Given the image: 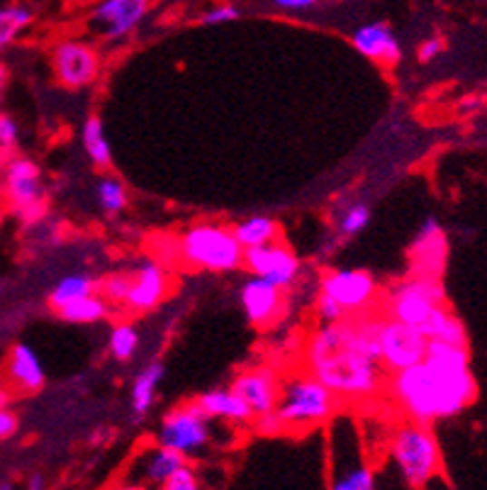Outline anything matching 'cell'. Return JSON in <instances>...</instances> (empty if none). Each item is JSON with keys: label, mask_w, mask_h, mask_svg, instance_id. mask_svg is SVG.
<instances>
[{"label": "cell", "mask_w": 487, "mask_h": 490, "mask_svg": "<svg viewBox=\"0 0 487 490\" xmlns=\"http://www.w3.org/2000/svg\"><path fill=\"white\" fill-rule=\"evenodd\" d=\"M390 390L407 417L419 425L463 413L475 397L468 347L429 342L424 361L394 371Z\"/></svg>", "instance_id": "6da1fadb"}, {"label": "cell", "mask_w": 487, "mask_h": 490, "mask_svg": "<svg viewBox=\"0 0 487 490\" xmlns=\"http://www.w3.org/2000/svg\"><path fill=\"white\" fill-rule=\"evenodd\" d=\"M380 319H341L315 332L307 344L309 374L325 383L334 396L371 397L383 386L378 342Z\"/></svg>", "instance_id": "7a4b0ae2"}, {"label": "cell", "mask_w": 487, "mask_h": 490, "mask_svg": "<svg viewBox=\"0 0 487 490\" xmlns=\"http://www.w3.org/2000/svg\"><path fill=\"white\" fill-rule=\"evenodd\" d=\"M276 413L286 429H309L336 413V396L312 374H297L283 383Z\"/></svg>", "instance_id": "3957f363"}, {"label": "cell", "mask_w": 487, "mask_h": 490, "mask_svg": "<svg viewBox=\"0 0 487 490\" xmlns=\"http://www.w3.org/2000/svg\"><path fill=\"white\" fill-rule=\"evenodd\" d=\"M176 247L188 266L202 271L225 273L244 264V247L227 227L195 225L186 230Z\"/></svg>", "instance_id": "277c9868"}, {"label": "cell", "mask_w": 487, "mask_h": 490, "mask_svg": "<svg viewBox=\"0 0 487 490\" xmlns=\"http://www.w3.org/2000/svg\"><path fill=\"white\" fill-rule=\"evenodd\" d=\"M390 456L410 488H424L441 471L439 444L426 425L410 422L393 435Z\"/></svg>", "instance_id": "5b68a950"}, {"label": "cell", "mask_w": 487, "mask_h": 490, "mask_svg": "<svg viewBox=\"0 0 487 490\" xmlns=\"http://www.w3.org/2000/svg\"><path fill=\"white\" fill-rule=\"evenodd\" d=\"M439 305H443V289H441L439 276H426V273H412L410 279L397 283L387 298L390 318L403 319L417 329Z\"/></svg>", "instance_id": "8992f818"}, {"label": "cell", "mask_w": 487, "mask_h": 490, "mask_svg": "<svg viewBox=\"0 0 487 490\" xmlns=\"http://www.w3.org/2000/svg\"><path fill=\"white\" fill-rule=\"evenodd\" d=\"M209 417L198 400L173 407L161 420L159 427V444L169 446L173 452L190 456L205 449L209 442Z\"/></svg>", "instance_id": "52a82bcc"}, {"label": "cell", "mask_w": 487, "mask_h": 490, "mask_svg": "<svg viewBox=\"0 0 487 490\" xmlns=\"http://www.w3.org/2000/svg\"><path fill=\"white\" fill-rule=\"evenodd\" d=\"M380 361L387 371H403L407 366L424 361L429 339L419 332L414 325H407L403 319H380L378 329Z\"/></svg>", "instance_id": "ba28073f"}, {"label": "cell", "mask_w": 487, "mask_h": 490, "mask_svg": "<svg viewBox=\"0 0 487 490\" xmlns=\"http://www.w3.org/2000/svg\"><path fill=\"white\" fill-rule=\"evenodd\" d=\"M5 191H8L10 205L15 208L24 220L37 218L44 211V191H42V176L37 163L30 159H13L5 172Z\"/></svg>", "instance_id": "9c48e42d"}, {"label": "cell", "mask_w": 487, "mask_h": 490, "mask_svg": "<svg viewBox=\"0 0 487 490\" xmlns=\"http://www.w3.org/2000/svg\"><path fill=\"white\" fill-rule=\"evenodd\" d=\"M244 266L251 271V276H261L280 289L293 286L295 279L300 276V259L278 241L244 250Z\"/></svg>", "instance_id": "30bf717a"}, {"label": "cell", "mask_w": 487, "mask_h": 490, "mask_svg": "<svg viewBox=\"0 0 487 490\" xmlns=\"http://www.w3.org/2000/svg\"><path fill=\"white\" fill-rule=\"evenodd\" d=\"M98 71H101V62L91 44L69 39L54 49V74L71 91L91 86L98 78Z\"/></svg>", "instance_id": "8fae6325"}, {"label": "cell", "mask_w": 487, "mask_h": 490, "mask_svg": "<svg viewBox=\"0 0 487 490\" xmlns=\"http://www.w3.org/2000/svg\"><path fill=\"white\" fill-rule=\"evenodd\" d=\"M149 0H101L91 13V27L105 39H122L147 17Z\"/></svg>", "instance_id": "7c38bea8"}, {"label": "cell", "mask_w": 487, "mask_h": 490, "mask_svg": "<svg viewBox=\"0 0 487 490\" xmlns=\"http://www.w3.org/2000/svg\"><path fill=\"white\" fill-rule=\"evenodd\" d=\"M375 279L368 271L356 269H336L322 279V293L334 298L346 312L365 310L375 298Z\"/></svg>", "instance_id": "4fadbf2b"}, {"label": "cell", "mask_w": 487, "mask_h": 490, "mask_svg": "<svg viewBox=\"0 0 487 490\" xmlns=\"http://www.w3.org/2000/svg\"><path fill=\"white\" fill-rule=\"evenodd\" d=\"M239 300L241 310L251 325L268 327L278 319L280 310H283V289L261 276H251L241 286Z\"/></svg>", "instance_id": "5bb4252c"}, {"label": "cell", "mask_w": 487, "mask_h": 490, "mask_svg": "<svg viewBox=\"0 0 487 490\" xmlns=\"http://www.w3.org/2000/svg\"><path fill=\"white\" fill-rule=\"evenodd\" d=\"M169 290V279L161 266L154 261L140 264L134 271H130V293L124 308L131 312H149L161 303Z\"/></svg>", "instance_id": "9a60e30c"}, {"label": "cell", "mask_w": 487, "mask_h": 490, "mask_svg": "<svg viewBox=\"0 0 487 490\" xmlns=\"http://www.w3.org/2000/svg\"><path fill=\"white\" fill-rule=\"evenodd\" d=\"M446 237L441 230L439 220L426 218L424 225L419 227L414 244H412V273H426V276H439L446 264Z\"/></svg>", "instance_id": "2e32d148"}, {"label": "cell", "mask_w": 487, "mask_h": 490, "mask_svg": "<svg viewBox=\"0 0 487 490\" xmlns=\"http://www.w3.org/2000/svg\"><path fill=\"white\" fill-rule=\"evenodd\" d=\"M354 49L361 52L365 59H371L383 66H394L403 59V47H400V39L394 37L393 27L387 23H368L361 24L354 32Z\"/></svg>", "instance_id": "e0dca14e"}, {"label": "cell", "mask_w": 487, "mask_h": 490, "mask_svg": "<svg viewBox=\"0 0 487 490\" xmlns=\"http://www.w3.org/2000/svg\"><path fill=\"white\" fill-rule=\"evenodd\" d=\"M232 390L248 405V410L254 415H263L276 410L278 403V381L271 371L266 368H256V371H247L234 378Z\"/></svg>", "instance_id": "ac0fdd59"}, {"label": "cell", "mask_w": 487, "mask_h": 490, "mask_svg": "<svg viewBox=\"0 0 487 490\" xmlns=\"http://www.w3.org/2000/svg\"><path fill=\"white\" fill-rule=\"evenodd\" d=\"M8 378L17 390L23 393H37L44 388L47 374L39 361L37 351L30 344L17 342L8 354Z\"/></svg>", "instance_id": "d6986e66"}, {"label": "cell", "mask_w": 487, "mask_h": 490, "mask_svg": "<svg viewBox=\"0 0 487 490\" xmlns=\"http://www.w3.org/2000/svg\"><path fill=\"white\" fill-rule=\"evenodd\" d=\"M198 403L202 405V410L209 415V417H219V420L229 422H247L254 417V413L248 410V405L241 400L232 388H217L208 390L198 397Z\"/></svg>", "instance_id": "ffe728a7"}, {"label": "cell", "mask_w": 487, "mask_h": 490, "mask_svg": "<svg viewBox=\"0 0 487 490\" xmlns=\"http://www.w3.org/2000/svg\"><path fill=\"white\" fill-rule=\"evenodd\" d=\"M141 478L147 485H159L163 488V483L169 481L176 468H180L186 464V456L179 452H173L169 446L159 444L156 449H149L144 456H141Z\"/></svg>", "instance_id": "44dd1931"}, {"label": "cell", "mask_w": 487, "mask_h": 490, "mask_svg": "<svg viewBox=\"0 0 487 490\" xmlns=\"http://www.w3.org/2000/svg\"><path fill=\"white\" fill-rule=\"evenodd\" d=\"M419 332H422L429 342H449V344L468 342L463 322H461L446 305H439V308L419 325Z\"/></svg>", "instance_id": "7402d4cb"}, {"label": "cell", "mask_w": 487, "mask_h": 490, "mask_svg": "<svg viewBox=\"0 0 487 490\" xmlns=\"http://www.w3.org/2000/svg\"><path fill=\"white\" fill-rule=\"evenodd\" d=\"M163 374H166V368H163L161 361H151L141 368L134 383H131V413L134 417H144V415L151 410V405H154L156 397V388H159V383L163 381Z\"/></svg>", "instance_id": "603a6c76"}, {"label": "cell", "mask_w": 487, "mask_h": 490, "mask_svg": "<svg viewBox=\"0 0 487 490\" xmlns=\"http://www.w3.org/2000/svg\"><path fill=\"white\" fill-rule=\"evenodd\" d=\"M59 318L69 325H95L110 318V303L95 290L91 296H83L73 300V303L59 308Z\"/></svg>", "instance_id": "cb8c5ba5"}, {"label": "cell", "mask_w": 487, "mask_h": 490, "mask_svg": "<svg viewBox=\"0 0 487 490\" xmlns=\"http://www.w3.org/2000/svg\"><path fill=\"white\" fill-rule=\"evenodd\" d=\"M232 232L244 250H251V247H261V244L278 240V222L266 215H251V218L237 222Z\"/></svg>", "instance_id": "d4e9b609"}, {"label": "cell", "mask_w": 487, "mask_h": 490, "mask_svg": "<svg viewBox=\"0 0 487 490\" xmlns=\"http://www.w3.org/2000/svg\"><path fill=\"white\" fill-rule=\"evenodd\" d=\"M81 142H83L88 159H91L98 169H110V166H112V149H110V142L108 137H105V127H102L101 117L93 115L85 120Z\"/></svg>", "instance_id": "484cf974"}, {"label": "cell", "mask_w": 487, "mask_h": 490, "mask_svg": "<svg viewBox=\"0 0 487 490\" xmlns=\"http://www.w3.org/2000/svg\"><path fill=\"white\" fill-rule=\"evenodd\" d=\"M98 290V283L91 276H85V273H69V276H63L59 279V283L54 286V290L49 293V305L59 310L63 305L73 303L78 298L91 296Z\"/></svg>", "instance_id": "4316f807"}, {"label": "cell", "mask_w": 487, "mask_h": 490, "mask_svg": "<svg viewBox=\"0 0 487 490\" xmlns=\"http://www.w3.org/2000/svg\"><path fill=\"white\" fill-rule=\"evenodd\" d=\"M34 15L27 5L13 3L0 8V49L10 47L20 34L32 24Z\"/></svg>", "instance_id": "83f0119b"}, {"label": "cell", "mask_w": 487, "mask_h": 490, "mask_svg": "<svg viewBox=\"0 0 487 490\" xmlns=\"http://www.w3.org/2000/svg\"><path fill=\"white\" fill-rule=\"evenodd\" d=\"M334 490H373L375 488V474L365 466L364 461H358L354 466L341 468L332 481Z\"/></svg>", "instance_id": "f1b7e54d"}, {"label": "cell", "mask_w": 487, "mask_h": 490, "mask_svg": "<svg viewBox=\"0 0 487 490\" xmlns=\"http://www.w3.org/2000/svg\"><path fill=\"white\" fill-rule=\"evenodd\" d=\"M110 354L117 358V361H130L137 349H140V332L131 325H117L112 332H110Z\"/></svg>", "instance_id": "f546056e"}, {"label": "cell", "mask_w": 487, "mask_h": 490, "mask_svg": "<svg viewBox=\"0 0 487 490\" xmlns=\"http://www.w3.org/2000/svg\"><path fill=\"white\" fill-rule=\"evenodd\" d=\"M98 205L102 212L108 215H117L127 208V191L117 179H102L98 183Z\"/></svg>", "instance_id": "4dcf8cb0"}, {"label": "cell", "mask_w": 487, "mask_h": 490, "mask_svg": "<svg viewBox=\"0 0 487 490\" xmlns=\"http://www.w3.org/2000/svg\"><path fill=\"white\" fill-rule=\"evenodd\" d=\"M371 225V208L365 205V202H354V205H348L346 211L341 212L339 222V232L344 237H356L365 230V227Z\"/></svg>", "instance_id": "1f68e13d"}, {"label": "cell", "mask_w": 487, "mask_h": 490, "mask_svg": "<svg viewBox=\"0 0 487 490\" xmlns=\"http://www.w3.org/2000/svg\"><path fill=\"white\" fill-rule=\"evenodd\" d=\"M98 293H101L110 305H122L124 308V303H127V293H130V271L108 276V279L98 286Z\"/></svg>", "instance_id": "d6a6232c"}, {"label": "cell", "mask_w": 487, "mask_h": 490, "mask_svg": "<svg viewBox=\"0 0 487 490\" xmlns=\"http://www.w3.org/2000/svg\"><path fill=\"white\" fill-rule=\"evenodd\" d=\"M200 488V481H198V475L188 464H183L180 468L173 471L169 481L163 483V490H198Z\"/></svg>", "instance_id": "836d02e7"}, {"label": "cell", "mask_w": 487, "mask_h": 490, "mask_svg": "<svg viewBox=\"0 0 487 490\" xmlns=\"http://www.w3.org/2000/svg\"><path fill=\"white\" fill-rule=\"evenodd\" d=\"M317 315H319V319L325 322V325H329V322H341V319H346L348 312L344 310V308H341V305L336 303L334 298H329L322 293L317 300Z\"/></svg>", "instance_id": "e575fe53"}, {"label": "cell", "mask_w": 487, "mask_h": 490, "mask_svg": "<svg viewBox=\"0 0 487 490\" xmlns=\"http://www.w3.org/2000/svg\"><path fill=\"white\" fill-rule=\"evenodd\" d=\"M17 140H20V130H17V122L10 115H3V113H0V147L15 149Z\"/></svg>", "instance_id": "d590c367"}, {"label": "cell", "mask_w": 487, "mask_h": 490, "mask_svg": "<svg viewBox=\"0 0 487 490\" xmlns=\"http://www.w3.org/2000/svg\"><path fill=\"white\" fill-rule=\"evenodd\" d=\"M237 17H239V10L234 8V5H217V8L208 10L202 15V24H227L234 23Z\"/></svg>", "instance_id": "8d00e7d4"}, {"label": "cell", "mask_w": 487, "mask_h": 490, "mask_svg": "<svg viewBox=\"0 0 487 490\" xmlns=\"http://www.w3.org/2000/svg\"><path fill=\"white\" fill-rule=\"evenodd\" d=\"M17 427H20V420L17 415L8 407H0V442H8L17 435Z\"/></svg>", "instance_id": "74e56055"}, {"label": "cell", "mask_w": 487, "mask_h": 490, "mask_svg": "<svg viewBox=\"0 0 487 490\" xmlns=\"http://www.w3.org/2000/svg\"><path fill=\"white\" fill-rule=\"evenodd\" d=\"M256 417H258V432H263V435H280V432L286 429V425H283V420H280L276 410L256 415Z\"/></svg>", "instance_id": "f35d334b"}, {"label": "cell", "mask_w": 487, "mask_h": 490, "mask_svg": "<svg viewBox=\"0 0 487 490\" xmlns=\"http://www.w3.org/2000/svg\"><path fill=\"white\" fill-rule=\"evenodd\" d=\"M441 52H443V42H441L439 37H432V39H426L424 44L419 47L417 56L422 64H429V62H433V59H436Z\"/></svg>", "instance_id": "ab89813d"}, {"label": "cell", "mask_w": 487, "mask_h": 490, "mask_svg": "<svg viewBox=\"0 0 487 490\" xmlns=\"http://www.w3.org/2000/svg\"><path fill=\"white\" fill-rule=\"evenodd\" d=\"M271 3L276 5V8L295 13V10H309L312 5H317L319 0H271Z\"/></svg>", "instance_id": "60d3db41"}, {"label": "cell", "mask_w": 487, "mask_h": 490, "mask_svg": "<svg viewBox=\"0 0 487 490\" xmlns=\"http://www.w3.org/2000/svg\"><path fill=\"white\" fill-rule=\"evenodd\" d=\"M27 488H30V490H44V488H47V481H44L42 475H32L30 481H27Z\"/></svg>", "instance_id": "b9f144b4"}, {"label": "cell", "mask_w": 487, "mask_h": 490, "mask_svg": "<svg viewBox=\"0 0 487 490\" xmlns=\"http://www.w3.org/2000/svg\"><path fill=\"white\" fill-rule=\"evenodd\" d=\"M5 403H8V393H5V390H0V407H5Z\"/></svg>", "instance_id": "7bdbcfd3"}, {"label": "cell", "mask_w": 487, "mask_h": 490, "mask_svg": "<svg viewBox=\"0 0 487 490\" xmlns=\"http://www.w3.org/2000/svg\"><path fill=\"white\" fill-rule=\"evenodd\" d=\"M13 488H15V485H13V483H8V481L0 483V490H13Z\"/></svg>", "instance_id": "ee69618b"}, {"label": "cell", "mask_w": 487, "mask_h": 490, "mask_svg": "<svg viewBox=\"0 0 487 490\" xmlns=\"http://www.w3.org/2000/svg\"><path fill=\"white\" fill-rule=\"evenodd\" d=\"M0 296H3V279H0Z\"/></svg>", "instance_id": "f6af8a7d"}]
</instances>
